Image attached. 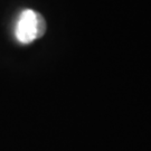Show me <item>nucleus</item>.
Instances as JSON below:
<instances>
[{
    "mask_svg": "<svg viewBox=\"0 0 151 151\" xmlns=\"http://www.w3.org/2000/svg\"><path fill=\"white\" fill-rule=\"evenodd\" d=\"M16 38L22 44H29L37 39V12L26 9L20 14L16 25Z\"/></svg>",
    "mask_w": 151,
    "mask_h": 151,
    "instance_id": "f257e3e1",
    "label": "nucleus"
},
{
    "mask_svg": "<svg viewBox=\"0 0 151 151\" xmlns=\"http://www.w3.org/2000/svg\"><path fill=\"white\" fill-rule=\"evenodd\" d=\"M46 32V20L44 17L37 12V37L40 38Z\"/></svg>",
    "mask_w": 151,
    "mask_h": 151,
    "instance_id": "f03ea898",
    "label": "nucleus"
}]
</instances>
